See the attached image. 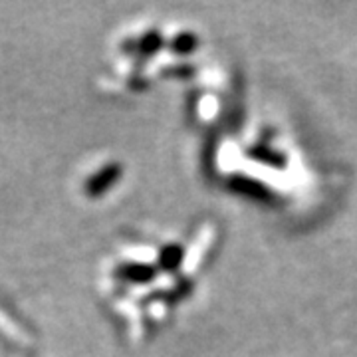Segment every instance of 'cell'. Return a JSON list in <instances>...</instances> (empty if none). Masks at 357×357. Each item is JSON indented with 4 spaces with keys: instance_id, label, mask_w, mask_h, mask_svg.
I'll return each instance as SVG.
<instances>
[{
    "instance_id": "cell-5",
    "label": "cell",
    "mask_w": 357,
    "mask_h": 357,
    "mask_svg": "<svg viewBox=\"0 0 357 357\" xmlns=\"http://www.w3.org/2000/svg\"><path fill=\"white\" fill-rule=\"evenodd\" d=\"M246 155L256 161V163H260V165H266L272 167V169H284V167L288 165V157L284 153H280L278 149H272L270 145H255V147H250Z\"/></svg>"
},
{
    "instance_id": "cell-7",
    "label": "cell",
    "mask_w": 357,
    "mask_h": 357,
    "mask_svg": "<svg viewBox=\"0 0 357 357\" xmlns=\"http://www.w3.org/2000/svg\"><path fill=\"white\" fill-rule=\"evenodd\" d=\"M199 48V36L195 32H178L177 36L169 40V50L175 52V54H192V52Z\"/></svg>"
},
{
    "instance_id": "cell-2",
    "label": "cell",
    "mask_w": 357,
    "mask_h": 357,
    "mask_svg": "<svg viewBox=\"0 0 357 357\" xmlns=\"http://www.w3.org/2000/svg\"><path fill=\"white\" fill-rule=\"evenodd\" d=\"M123 175V167L119 163H109L102 167L98 173H93L86 183V192L89 197H102L103 192H107L115 183Z\"/></svg>"
},
{
    "instance_id": "cell-1",
    "label": "cell",
    "mask_w": 357,
    "mask_h": 357,
    "mask_svg": "<svg viewBox=\"0 0 357 357\" xmlns=\"http://www.w3.org/2000/svg\"><path fill=\"white\" fill-rule=\"evenodd\" d=\"M230 191H234L236 195H243L248 199H255V201H270L274 199V192L270 187H266L262 181L258 178L248 177L244 173H236L229 178Z\"/></svg>"
},
{
    "instance_id": "cell-3",
    "label": "cell",
    "mask_w": 357,
    "mask_h": 357,
    "mask_svg": "<svg viewBox=\"0 0 357 357\" xmlns=\"http://www.w3.org/2000/svg\"><path fill=\"white\" fill-rule=\"evenodd\" d=\"M165 44V38H163V34H161L159 30H149V32H145L139 40L126 42V50L137 52L141 58H151V56L161 50Z\"/></svg>"
},
{
    "instance_id": "cell-6",
    "label": "cell",
    "mask_w": 357,
    "mask_h": 357,
    "mask_svg": "<svg viewBox=\"0 0 357 357\" xmlns=\"http://www.w3.org/2000/svg\"><path fill=\"white\" fill-rule=\"evenodd\" d=\"M185 260V248L181 244H167L159 252V268L165 272L177 270Z\"/></svg>"
},
{
    "instance_id": "cell-4",
    "label": "cell",
    "mask_w": 357,
    "mask_h": 357,
    "mask_svg": "<svg viewBox=\"0 0 357 357\" xmlns=\"http://www.w3.org/2000/svg\"><path fill=\"white\" fill-rule=\"evenodd\" d=\"M115 276L129 282V284H147V282H151L157 276V268L151 266V264L131 262V264H121V266L117 268Z\"/></svg>"
}]
</instances>
